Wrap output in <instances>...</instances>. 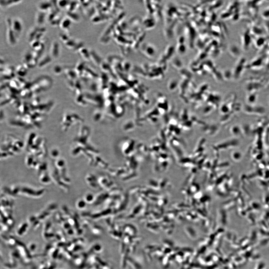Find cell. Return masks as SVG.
Segmentation results:
<instances>
[{
	"instance_id": "6da1fadb",
	"label": "cell",
	"mask_w": 269,
	"mask_h": 269,
	"mask_svg": "<svg viewBox=\"0 0 269 269\" xmlns=\"http://www.w3.org/2000/svg\"><path fill=\"white\" fill-rule=\"evenodd\" d=\"M60 46L57 41L53 42L51 46L50 56L52 58L57 59L59 57L60 54Z\"/></svg>"
},
{
	"instance_id": "277c9868",
	"label": "cell",
	"mask_w": 269,
	"mask_h": 269,
	"mask_svg": "<svg viewBox=\"0 0 269 269\" xmlns=\"http://www.w3.org/2000/svg\"><path fill=\"white\" fill-rule=\"evenodd\" d=\"M71 23V20L68 18H67L60 21V25L62 29L64 30H67L70 28Z\"/></svg>"
},
{
	"instance_id": "5b68a950",
	"label": "cell",
	"mask_w": 269,
	"mask_h": 269,
	"mask_svg": "<svg viewBox=\"0 0 269 269\" xmlns=\"http://www.w3.org/2000/svg\"><path fill=\"white\" fill-rule=\"evenodd\" d=\"M46 17L45 13L39 11L37 13L36 17V22L37 24L39 25H42L44 22Z\"/></svg>"
},
{
	"instance_id": "3957f363",
	"label": "cell",
	"mask_w": 269,
	"mask_h": 269,
	"mask_svg": "<svg viewBox=\"0 0 269 269\" xmlns=\"http://www.w3.org/2000/svg\"><path fill=\"white\" fill-rule=\"evenodd\" d=\"M52 58L50 55H46L43 57L38 64V67L39 68H43L46 67L51 62Z\"/></svg>"
},
{
	"instance_id": "52a82bcc",
	"label": "cell",
	"mask_w": 269,
	"mask_h": 269,
	"mask_svg": "<svg viewBox=\"0 0 269 269\" xmlns=\"http://www.w3.org/2000/svg\"><path fill=\"white\" fill-rule=\"evenodd\" d=\"M86 68L85 64L83 62H78L76 65V67L74 69L75 73L82 72L85 70Z\"/></svg>"
},
{
	"instance_id": "ba28073f",
	"label": "cell",
	"mask_w": 269,
	"mask_h": 269,
	"mask_svg": "<svg viewBox=\"0 0 269 269\" xmlns=\"http://www.w3.org/2000/svg\"><path fill=\"white\" fill-rule=\"evenodd\" d=\"M54 72L56 74H60L63 71V68L60 65L57 64L53 68Z\"/></svg>"
},
{
	"instance_id": "7a4b0ae2",
	"label": "cell",
	"mask_w": 269,
	"mask_h": 269,
	"mask_svg": "<svg viewBox=\"0 0 269 269\" xmlns=\"http://www.w3.org/2000/svg\"><path fill=\"white\" fill-rule=\"evenodd\" d=\"M52 7V3H49L48 2H42L39 4L38 8L39 11L45 13L50 11L51 10Z\"/></svg>"
},
{
	"instance_id": "8992f818",
	"label": "cell",
	"mask_w": 269,
	"mask_h": 269,
	"mask_svg": "<svg viewBox=\"0 0 269 269\" xmlns=\"http://www.w3.org/2000/svg\"><path fill=\"white\" fill-rule=\"evenodd\" d=\"M78 50L79 51H78L82 58L86 61L89 59L90 57V52L88 51L87 49L83 47Z\"/></svg>"
},
{
	"instance_id": "9c48e42d",
	"label": "cell",
	"mask_w": 269,
	"mask_h": 269,
	"mask_svg": "<svg viewBox=\"0 0 269 269\" xmlns=\"http://www.w3.org/2000/svg\"><path fill=\"white\" fill-rule=\"evenodd\" d=\"M69 1H59L57 3L58 7H60L61 8H63L67 6Z\"/></svg>"
}]
</instances>
